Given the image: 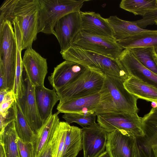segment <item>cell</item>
I'll return each instance as SVG.
<instances>
[{
    "label": "cell",
    "mask_w": 157,
    "mask_h": 157,
    "mask_svg": "<svg viewBox=\"0 0 157 157\" xmlns=\"http://www.w3.org/2000/svg\"><path fill=\"white\" fill-rule=\"evenodd\" d=\"M39 0H5L0 7V22L16 23L22 38L23 50L32 48L39 27Z\"/></svg>",
    "instance_id": "cell-1"
},
{
    "label": "cell",
    "mask_w": 157,
    "mask_h": 157,
    "mask_svg": "<svg viewBox=\"0 0 157 157\" xmlns=\"http://www.w3.org/2000/svg\"><path fill=\"white\" fill-rule=\"evenodd\" d=\"M99 103L94 110L97 115L110 113L128 112L137 113L138 99L125 88L124 80L104 75Z\"/></svg>",
    "instance_id": "cell-2"
},
{
    "label": "cell",
    "mask_w": 157,
    "mask_h": 157,
    "mask_svg": "<svg viewBox=\"0 0 157 157\" xmlns=\"http://www.w3.org/2000/svg\"><path fill=\"white\" fill-rule=\"evenodd\" d=\"M64 59L75 62L106 75L125 80L130 76L118 59H114L97 53L71 46L60 51Z\"/></svg>",
    "instance_id": "cell-3"
},
{
    "label": "cell",
    "mask_w": 157,
    "mask_h": 157,
    "mask_svg": "<svg viewBox=\"0 0 157 157\" xmlns=\"http://www.w3.org/2000/svg\"><path fill=\"white\" fill-rule=\"evenodd\" d=\"M89 0H39L38 33L55 36L58 21L65 15L79 12L84 3Z\"/></svg>",
    "instance_id": "cell-4"
},
{
    "label": "cell",
    "mask_w": 157,
    "mask_h": 157,
    "mask_svg": "<svg viewBox=\"0 0 157 157\" xmlns=\"http://www.w3.org/2000/svg\"><path fill=\"white\" fill-rule=\"evenodd\" d=\"M12 23L0 22V68L3 71L7 90L13 91L14 82L17 46Z\"/></svg>",
    "instance_id": "cell-5"
},
{
    "label": "cell",
    "mask_w": 157,
    "mask_h": 157,
    "mask_svg": "<svg viewBox=\"0 0 157 157\" xmlns=\"http://www.w3.org/2000/svg\"><path fill=\"white\" fill-rule=\"evenodd\" d=\"M104 75L88 68L76 80L56 91L59 102L99 93L103 85Z\"/></svg>",
    "instance_id": "cell-6"
},
{
    "label": "cell",
    "mask_w": 157,
    "mask_h": 157,
    "mask_svg": "<svg viewBox=\"0 0 157 157\" xmlns=\"http://www.w3.org/2000/svg\"><path fill=\"white\" fill-rule=\"evenodd\" d=\"M97 117L98 123L108 133L117 130L135 137L144 136L142 117L137 113H107L98 115Z\"/></svg>",
    "instance_id": "cell-7"
},
{
    "label": "cell",
    "mask_w": 157,
    "mask_h": 157,
    "mask_svg": "<svg viewBox=\"0 0 157 157\" xmlns=\"http://www.w3.org/2000/svg\"><path fill=\"white\" fill-rule=\"evenodd\" d=\"M71 46L114 59H117L124 50L113 38L93 35L81 30L75 37Z\"/></svg>",
    "instance_id": "cell-8"
},
{
    "label": "cell",
    "mask_w": 157,
    "mask_h": 157,
    "mask_svg": "<svg viewBox=\"0 0 157 157\" xmlns=\"http://www.w3.org/2000/svg\"><path fill=\"white\" fill-rule=\"evenodd\" d=\"M35 85L25 74L23 79V95L16 101L35 134L44 124L38 110L35 95Z\"/></svg>",
    "instance_id": "cell-9"
},
{
    "label": "cell",
    "mask_w": 157,
    "mask_h": 157,
    "mask_svg": "<svg viewBox=\"0 0 157 157\" xmlns=\"http://www.w3.org/2000/svg\"><path fill=\"white\" fill-rule=\"evenodd\" d=\"M80 11L65 15L55 26V36L59 44L61 51L65 50L72 45L75 37L81 30Z\"/></svg>",
    "instance_id": "cell-10"
},
{
    "label": "cell",
    "mask_w": 157,
    "mask_h": 157,
    "mask_svg": "<svg viewBox=\"0 0 157 157\" xmlns=\"http://www.w3.org/2000/svg\"><path fill=\"white\" fill-rule=\"evenodd\" d=\"M82 130L83 157H98L105 151L108 133L98 123Z\"/></svg>",
    "instance_id": "cell-11"
},
{
    "label": "cell",
    "mask_w": 157,
    "mask_h": 157,
    "mask_svg": "<svg viewBox=\"0 0 157 157\" xmlns=\"http://www.w3.org/2000/svg\"><path fill=\"white\" fill-rule=\"evenodd\" d=\"M105 151L110 157H136V137L117 130L108 133Z\"/></svg>",
    "instance_id": "cell-12"
},
{
    "label": "cell",
    "mask_w": 157,
    "mask_h": 157,
    "mask_svg": "<svg viewBox=\"0 0 157 157\" xmlns=\"http://www.w3.org/2000/svg\"><path fill=\"white\" fill-rule=\"evenodd\" d=\"M87 68L77 63L65 60L54 67L48 77L49 82L56 91L74 82Z\"/></svg>",
    "instance_id": "cell-13"
},
{
    "label": "cell",
    "mask_w": 157,
    "mask_h": 157,
    "mask_svg": "<svg viewBox=\"0 0 157 157\" xmlns=\"http://www.w3.org/2000/svg\"><path fill=\"white\" fill-rule=\"evenodd\" d=\"M22 62L25 74L31 82L35 86H44L48 73L47 59L31 48L25 51Z\"/></svg>",
    "instance_id": "cell-14"
},
{
    "label": "cell",
    "mask_w": 157,
    "mask_h": 157,
    "mask_svg": "<svg viewBox=\"0 0 157 157\" xmlns=\"http://www.w3.org/2000/svg\"><path fill=\"white\" fill-rule=\"evenodd\" d=\"M117 59L130 76L157 88V75L144 66L129 49H124Z\"/></svg>",
    "instance_id": "cell-15"
},
{
    "label": "cell",
    "mask_w": 157,
    "mask_h": 157,
    "mask_svg": "<svg viewBox=\"0 0 157 157\" xmlns=\"http://www.w3.org/2000/svg\"><path fill=\"white\" fill-rule=\"evenodd\" d=\"M81 31L97 36L113 38V30L106 18L93 11H80Z\"/></svg>",
    "instance_id": "cell-16"
},
{
    "label": "cell",
    "mask_w": 157,
    "mask_h": 157,
    "mask_svg": "<svg viewBox=\"0 0 157 157\" xmlns=\"http://www.w3.org/2000/svg\"><path fill=\"white\" fill-rule=\"evenodd\" d=\"M100 98L99 93L87 96L59 102L57 113H87L94 112Z\"/></svg>",
    "instance_id": "cell-17"
},
{
    "label": "cell",
    "mask_w": 157,
    "mask_h": 157,
    "mask_svg": "<svg viewBox=\"0 0 157 157\" xmlns=\"http://www.w3.org/2000/svg\"><path fill=\"white\" fill-rule=\"evenodd\" d=\"M35 95L39 113L44 124L52 114L53 108L59 98L54 89L50 90L44 86H35Z\"/></svg>",
    "instance_id": "cell-18"
},
{
    "label": "cell",
    "mask_w": 157,
    "mask_h": 157,
    "mask_svg": "<svg viewBox=\"0 0 157 157\" xmlns=\"http://www.w3.org/2000/svg\"><path fill=\"white\" fill-rule=\"evenodd\" d=\"M106 19L113 30V38L117 42L148 30L140 28L134 21L124 20L116 15L111 16Z\"/></svg>",
    "instance_id": "cell-19"
},
{
    "label": "cell",
    "mask_w": 157,
    "mask_h": 157,
    "mask_svg": "<svg viewBox=\"0 0 157 157\" xmlns=\"http://www.w3.org/2000/svg\"><path fill=\"white\" fill-rule=\"evenodd\" d=\"M125 88L130 93L147 101L157 102V88L133 76L124 82Z\"/></svg>",
    "instance_id": "cell-20"
},
{
    "label": "cell",
    "mask_w": 157,
    "mask_h": 157,
    "mask_svg": "<svg viewBox=\"0 0 157 157\" xmlns=\"http://www.w3.org/2000/svg\"><path fill=\"white\" fill-rule=\"evenodd\" d=\"M57 113L52 114L35 134L32 143L35 157H37L49 139L54 134L60 121Z\"/></svg>",
    "instance_id": "cell-21"
},
{
    "label": "cell",
    "mask_w": 157,
    "mask_h": 157,
    "mask_svg": "<svg viewBox=\"0 0 157 157\" xmlns=\"http://www.w3.org/2000/svg\"><path fill=\"white\" fill-rule=\"evenodd\" d=\"M117 42L124 49L153 47L155 50L157 49V30H148Z\"/></svg>",
    "instance_id": "cell-22"
},
{
    "label": "cell",
    "mask_w": 157,
    "mask_h": 157,
    "mask_svg": "<svg viewBox=\"0 0 157 157\" xmlns=\"http://www.w3.org/2000/svg\"><path fill=\"white\" fill-rule=\"evenodd\" d=\"M0 144L3 147L6 157H20L14 119L8 122L0 131Z\"/></svg>",
    "instance_id": "cell-23"
},
{
    "label": "cell",
    "mask_w": 157,
    "mask_h": 157,
    "mask_svg": "<svg viewBox=\"0 0 157 157\" xmlns=\"http://www.w3.org/2000/svg\"><path fill=\"white\" fill-rule=\"evenodd\" d=\"M82 129L71 126L65 139L62 157H76L82 149Z\"/></svg>",
    "instance_id": "cell-24"
},
{
    "label": "cell",
    "mask_w": 157,
    "mask_h": 157,
    "mask_svg": "<svg viewBox=\"0 0 157 157\" xmlns=\"http://www.w3.org/2000/svg\"><path fill=\"white\" fill-rule=\"evenodd\" d=\"M13 106L14 113L16 130L18 138L24 142H32L35 134L23 115L16 101L14 102Z\"/></svg>",
    "instance_id": "cell-25"
},
{
    "label": "cell",
    "mask_w": 157,
    "mask_h": 157,
    "mask_svg": "<svg viewBox=\"0 0 157 157\" xmlns=\"http://www.w3.org/2000/svg\"><path fill=\"white\" fill-rule=\"evenodd\" d=\"M120 8L135 15L143 16L157 9L156 0H122Z\"/></svg>",
    "instance_id": "cell-26"
},
{
    "label": "cell",
    "mask_w": 157,
    "mask_h": 157,
    "mask_svg": "<svg viewBox=\"0 0 157 157\" xmlns=\"http://www.w3.org/2000/svg\"><path fill=\"white\" fill-rule=\"evenodd\" d=\"M142 123L146 143L152 147L157 144V108H152L142 118Z\"/></svg>",
    "instance_id": "cell-27"
},
{
    "label": "cell",
    "mask_w": 157,
    "mask_h": 157,
    "mask_svg": "<svg viewBox=\"0 0 157 157\" xmlns=\"http://www.w3.org/2000/svg\"><path fill=\"white\" fill-rule=\"evenodd\" d=\"M129 49L144 66L157 75V54L154 48L140 47Z\"/></svg>",
    "instance_id": "cell-28"
},
{
    "label": "cell",
    "mask_w": 157,
    "mask_h": 157,
    "mask_svg": "<svg viewBox=\"0 0 157 157\" xmlns=\"http://www.w3.org/2000/svg\"><path fill=\"white\" fill-rule=\"evenodd\" d=\"M71 127L66 122L60 121L52 138V157H62L67 132Z\"/></svg>",
    "instance_id": "cell-29"
},
{
    "label": "cell",
    "mask_w": 157,
    "mask_h": 157,
    "mask_svg": "<svg viewBox=\"0 0 157 157\" xmlns=\"http://www.w3.org/2000/svg\"><path fill=\"white\" fill-rule=\"evenodd\" d=\"M21 47H17L16 68L13 92L15 100L21 98L23 95V71L24 68L21 56Z\"/></svg>",
    "instance_id": "cell-30"
},
{
    "label": "cell",
    "mask_w": 157,
    "mask_h": 157,
    "mask_svg": "<svg viewBox=\"0 0 157 157\" xmlns=\"http://www.w3.org/2000/svg\"><path fill=\"white\" fill-rule=\"evenodd\" d=\"M62 117L68 124L75 123L83 127L91 126L95 122L97 115L94 112L87 113H65Z\"/></svg>",
    "instance_id": "cell-31"
},
{
    "label": "cell",
    "mask_w": 157,
    "mask_h": 157,
    "mask_svg": "<svg viewBox=\"0 0 157 157\" xmlns=\"http://www.w3.org/2000/svg\"><path fill=\"white\" fill-rule=\"evenodd\" d=\"M136 157H155L152 147L147 144L144 136L136 137Z\"/></svg>",
    "instance_id": "cell-32"
},
{
    "label": "cell",
    "mask_w": 157,
    "mask_h": 157,
    "mask_svg": "<svg viewBox=\"0 0 157 157\" xmlns=\"http://www.w3.org/2000/svg\"><path fill=\"white\" fill-rule=\"evenodd\" d=\"M17 144L20 157H35L32 142H24L18 138Z\"/></svg>",
    "instance_id": "cell-33"
},
{
    "label": "cell",
    "mask_w": 157,
    "mask_h": 157,
    "mask_svg": "<svg viewBox=\"0 0 157 157\" xmlns=\"http://www.w3.org/2000/svg\"><path fill=\"white\" fill-rule=\"evenodd\" d=\"M15 101L13 91H9L2 101L0 103V115L4 117Z\"/></svg>",
    "instance_id": "cell-34"
},
{
    "label": "cell",
    "mask_w": 157,
    "mask_h": 157,
    "mask_svg": "<svg viewBox=\"0 0 157 157\" xmlns=\"http://www.w3.org/2000/svg\"><path fill=\"white\" fill-rule=\"evenodd\" d=\"M157 21V9L143 16L142 19L135 21L137 26L140 28L144 29L149 25L155 23Z\"/></svg>",
    "instance_id": "cell-35"
},
{
    "label": "cell",
    "mask_w": 157,
    "mask_h": 157,
    "mask_svg": "<svg viewBox=\"0 0 157 157\" xmlns=\"http://www.w3.org/2000/svg\"><path fill=\"white\" fill-rule=\"evenodd\" d=\"M0 130L1 131L4 126L10 121L14 119V113L12 106L9 109V111L5 117L0 115Z\"/></svg>",
    "instance_id": "cell-36"
},
{
    "label": "cell",
    "mask_w": 157,
    "mask_h": 157,
    "mask_svg": "<svg viewBox=\"0 0 157 157\" xmlns=\"http://www.w3.org/2000/svg\"><path fill=\"white\" fill-rule=\"evenodd\" d=\"M53 135L49 139L46 145L37 157H52V140Z\"/></svg>",
    "instance_id": "cell-37"
},
{
    "label": "cell",
    "mask_w": 157,
    "mask_h": 157,
    "mask_svg": "<svg viewBox=\"0 0 157 157\" xmlns=\"http://www.w3.org/2000/svg\"><path fill=\"white\" fill-rule=\"evenodd\" d=\"M0 157H6L2 145L0 144Z\"/></svg>",
    "instance_id": "cell-38"
},
{
    "label": "cell",
    "mask_w": 157,
    "mask_h": 157,
    "mask_svg": "<svg viewBox=\"0 0 157 157\" xmlns=\"http://www.w3.org/2000/svg\"><path fill=\"white\" fill-rule=\"evenodd\" d=\"M152 150L155 157H157V144L153 146L152 147Z\"/></svg>",
    "instance_id": "cell-39"
},
{
    "label": "cell",
    "mask_w": 157,
    "mask_h": 157,
    "mask_svg": "<svg viewBox=\"0 0 157 157\" xmlns=\"http://www.w3.org/2000/svg\"><path fill=\"white\" fill-rule=\"evenodd\" d=\"M98 157H110L108 152L105 151Z\"/></svg>",
    "instance_id": "cell-40"
},
{
    "label": "cell",
    "mask_w": 157,
    "mask_h": 157,
    "mask_svg": "<svg viewBox=\"0 0 157 157\" xmlns=\"http://www.w3.org/2000/svg\"><path fill=\"white\" fill-rule=\"evenodd\" d=\"M151 106L153 108H157V102L152 101L151 103Z\"/></svg>",
    "instance_id": "cell-41"
},
{
    "label": "cell",
    "mask_w": 157,
    "mask_h": 157,
    "mask_svg": "<svg viewBox=\"0 0 157 157\" xmlns=\"http://www.w3.org/2000/svg\"><path fill=\"white\" fill-rule=\"evenodd\" d=\"M156 53L157 54V49L155 50Z\"/></svg>",
    "instance_id": "cell-42"
},
{
    "label": "cell",
    "mask_w": 157,
    "mask_h": 157,
    "mask_svg": "<svg viewBox=\"0 0 157 157\" xmlns=\"http://www.w3.org/2000/svg\"><path fill=\"white\" fill-rule=\"evenodd\" d=\"M155 22V24L157 25V21H156Z\"/></svg>",
    "instance_id": "cell-43"
},
{
    "label": "cell",
    "mask_w": 157,
    "mask_h": 157,
    "mask_svg": "<svg viewBox=\"0 0 157 157\" xmlns=\"http://www.w3.org/2000/svg\"><path fill=\"white\" fill-rule=\"evenodd\" d=\"M156 1L157 3V0H156Z\"/></svg>",
    "instance_id": "cell-44"
}]
</instances>
